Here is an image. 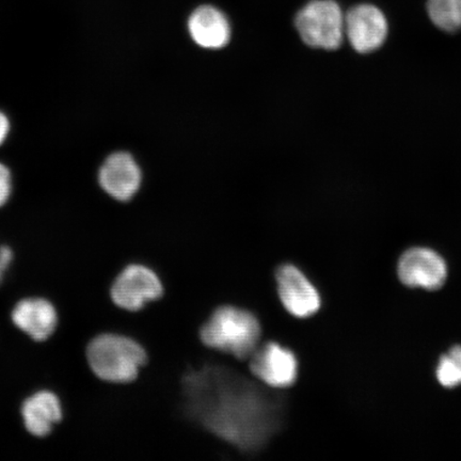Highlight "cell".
<instances>
[{
	"label": "cell",
	"instance_id": "obj_1",
	"mask_svg": "<svg viewBox=\"0 0 461 461\" xmlns=\"http://www.w3.org/2000/svg\"><path fill=\"white\" fill-rule=\"evenodd\" d=\"M182 388L187 416L240 451H258L280 429L282 401L230 368H192Z\"/></svg>",
	"mask_w": 461,
	"mask_h": 461
},
{
	"label": "cell",
	"instance_id": "obj_2",
	"mask_svg": "<svg viewBox=\"0 0 461 461\" xmlns=\"http://www.w3.org/2000/svg\"><path fill=\"white\" fill-rule=\"evenodd\" d=\"M261 325L249 311L224 305L202 326L200 338L207 348L244 360L258 348Z\"/></svg>",
	"mask_w": 461,
	"mask_h": 461
},
{
	"label": "cell",
	"instance_id": "obj_3",
	"mask_svg": "<svg viewBox=\"0 0 461 461\" xmlns=\"http://www.w3.org/2000/svg\"><path fill=\"white\" fill-rule=\"evenodd\" d=\"M89 365L97 377L111 383H131L147 363L140 344L125 337L104 334L88 346Z\"/></svg>",
	"mask_w": 461,
	"mask_h": 461
},
{
	"label": "cell",
	"instance_id": "obj_4",
	"mask_svg": "<svg viewBox=\"0 0 461 461\" xmlns=\"http://www.w3.org/2000/svg\"><path fill=\"white\" fill-rule=\"evenodd\" d=\"M345 15L334 0H313L295 17L303 41L313 49L337 50L345 36Z\"/></svg>",
	"mask_w": 461,
	"mask_h": 461
},
{
	"label": "cell",
	"instance_id": "obj_5",
	"mask_svg": "<svg viewBox=\"0 0 461 461\" xmlns=\"http://www.w3.org/2000/svg\"><path fill=\"white\" fill-rule=\"evenodd\" d=\"M250 371L269 388H290L298 378V360L292 350L268 342L255 350L249 358Z\"/></svg>",
	"mask_w": 461,
	"mask_h": 461
},
{
	"label": "cell",
	"instance_id": "obj_6",
	"mask_svg": "<svg viewBox=\"0 0 461 461\" xmlns=\"http://www.w3.org/2000/svg\"><path fill=\"white\" fill-rule=\"evenodd\" d=\"M163 293L158 275L142 265L126 267L112 288L113 303L128 311L141 310L148 303L158 301Z\"/></svg>",
	"mask_w": 461,
	"mask_h": 461
},
{
	"label": "cell",
	"instance_id": "obj_7",
	"mask_svg": "<svg viewBox=\"0 0 461 461\" xmlns=\"http://www.w3.org/2000/svg\"><path fill=\"white\" fill-rule=\"evenodd\" d=\"M281 303L297 319H308L321 309V296L315 286L294 265H282L276 273Z\"/></svg>",
	"mask_w": 461,
	"mask_h": 461
},
{
	"label": "cell",
	"instance_id": "obj_8",
	"mask_svg": "<svg viewBox=\"0 0 461 461\" xmlns=\"http://www.w3.org/2000/svg\"><path fill=\"white\" fill-rule=\"evenodd\" d=\"M345 36L358 53L367 54L382 46L388 36V22L373 5H358L345 15Z\"/></svg>",
	"mask_w": 461,
	"mask_h": 461
},
{
	"label": "cell",
	"instance_id": "obj_9",
	"mask_svg": "<svg viewBox=\"0 0 461 461\" xmlns=\"http://www.w3.org/2000/svg\"><path fill=\"white\" fill-rule=\"evenodd\" d=\"M397 274L403 285L435 291L447 280L445 259L429 248H411L401 257Z\"/></svg>",
	"mask_w": 461,
	"mask_h": 461
},
{
	"label": "cell",
	"instance_id": "obj_10",
	"mask_svg": "<svg viewBox=\"0 0 461 461\" xmlns=\"http://www.w3.org/2000/svg\"><path fill=\"white\" fill-rule=\"evenodd\" d=\"M99 182L111 197L129 201L140 187L141 171L131 154L114 153L103 164Z\"/></svg>",
	"mask_w": 461,
	"mask_h": 461
},
{
	"label": "cell",
	"instance_id": "obj_11",
	"mask_svg": "<svg viewBox=\"0 0 461 461\" xmlns=\"http://www.w3.org/2000/svg\"><path fill=\"white\" fill-rule=\"evenodd\" d=\"M190 37L201 48L219 50L224 48L230 38V26L221 10L212 5H201L188 20Z\"/></svg>",
	"mask_w": 461,
	"mask_h": 461
},
{
	"label": "cell",
	"instance_id": "obj_12",
	"mask_svg": "<svg viewBox=\"0 0 461 461\" xmlns=\"http://www.w3.org/2000/svg\"><path fill=\"white\" fill-rule=\"evenodd\" d=\"M16 327L36 341H45L57 326L56 311L44 299H29L16 305L13 313Z\"/></svg>",
	"mask_w": 461,
	"mask_h": 461
},
{
	"label": "cell",
	"instance_id": "obj_13",
	"mask_svg": "<svg viewBox=\"0 0 461 461\" xmlns=\"http://www.w3.org/2000/svg\"><path fill=\"white\" fill-rule=\"evenodd\" d=\"M22 413L27 430L37 437L48 436L62 418L60 402L50 392H40L31 397L24 402Z\"/></svg>",
	"mask_w": 461,
	"mask_h": 461
},
{
	"label": "cell",
	"instance_id": "obj_14",
	"mask_svg": "<svg viewBox=\"0 0 461 461\" xmlns=\"http://www.w3.org/2000/svg\"><path fill=\"white\" fill-rule=\"evenodd\" d=\"M428 10L431 22L442 31L461 29V0H429Z\"/></svg>",
	"mask_w": 461,
	"mask_h": 461
},
{
	"label": "cell",
	"instance_id": "obj_15",
	"mask_svg": "<svg viewBox=\"0 0 461 461\" xmlns=\"http://www.w3.org/2000/svg\"><path fill=\"white\" fill-rule=\"evenodd\" d=\"M437 378L446 388H454L461 384V375L451 356H443L438 365Z\"/></svg>",
	"mask_w": 461,
	"mask_h": 461
},
{
	"label": "cell",
	"instance_id": "obj_16",
	"mask_svg": "<svg viewBox=\"0 0 461 461\" xmlns=\"http://www.w3.org/2000/svg\"><path fill=\"white\" fill-rule=\"evenodd\" d=\"M11 194V176L10 171L3 164H0V206H3L8 201Z\"/></svg>",
	"mask_w": 461,
	"mask_h": 461
},
{
	"label": "cell",
	"instance_id": "obj_17",
	"mask_svg": "<svg viewBox=\"0 0 461 461\" xmlns=\"http://www.w3.org/2000/svg\"><path fill=\"white\" fill-rule=\"evenodd\" d=\"M11 259H13V252H11L9 248H0V281H2L3 273L8 267Z\"/></svg>",
	"mask_w": 461,
	"mask_h": 461
},
{
	"label": "cell",
	"instance_id": "obj_18",
	"mask_svg": "<svg viewBox=\"0 0 461 461\" xmlns=\"http://www.w3.org/2000/svg\"><path fill=\"white\" fill-rule=\"evenodd\" d=\"M10 130V123L7 117L3 113H0V144H2L5 138H7Z\"/></svg>",
	"mask_w": 461,
	"mask_h": 461
},
{
	"label": "cell",
	"instance_id": "obj_19",
	"mask_svg": "<svg viewBox=\"0 0 461 461\" xmlns=\"http://www.w3.org/2000/svg\"><path fill=\"white\" fill-rule=\"evenodd\" d=\"M448 355L451 356L461 375V346H455V348L449 350Z\"/></svg>",
	"mask_w": 461,
	"mask_h": 461
}]
</instances>
